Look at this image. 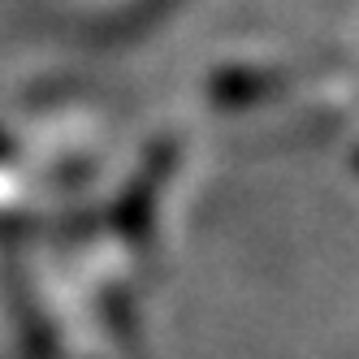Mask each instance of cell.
I'll return each instance as SVG.
<instances>
[{"label":"cell","mask_w":359,"mask_h":359,"mask_svg":"<svg viewBox=\"0 0 359 359\" xmlns=\"http://www.w3.org/2000/svg\"><path fill=\"white\" fill-rule=\"evenodd\" d=\"M355 165H359V161H355Z\"/></svg>","instance_id":"cell-1"}]
</instances>
